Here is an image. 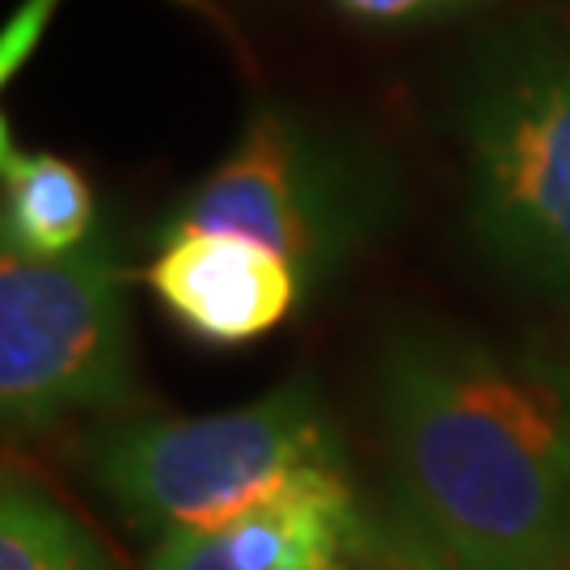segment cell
<instances>
[{"label":"cell","mask_w":570,"mask_h":570,"mask_svg":"<svg viewBox=\"0 0 570 570\" xmlns=\"http://www.w3.org/2000/svg\"><path fill=\"white\" fill-rule=\"evenodd\" d=\"M148 284L190 334L207 343H249L301 305L305 284L284 254L237 233H161Z\"/></svg>","instance_id":"7"},{"label":"cell","mask_w":570,"mask_h":570,"mask_svg":"<svg viewBox=\"0 0 570 570\" xmlns=\"http://www.w3.org/2000/svg\"><path fill=\"white\" fill-rule=\"evenodd\" d=\"M393 212V174L376 153L296 110L263 106L165 216L161 233L249 237L284 254L308 296L381 242Z\"/></svg>","instance_id":"4"},{"label":"cell","mask_w":570,"mask_h":570,"mask_svg":"<svg viewBox=\"0 0 570 570\" xmlns=\"http://www.w3.org/2000/svg\"><path fill=\"white\" fill-rule=\"evenodd\" d=\"M0 570H110L98 541L26 482L0 494Z\"/></svg>","instance_id":"9"},{"label":"cell","mask_w":570,"mask_h":570,"mask_svg":"<svg viewBox=\"0 0 570 570\" xmlns=\"http://www.w3.org/2000/svg\"><path fill=\"white\" fill-rule=\"evenodd\" d=\"M0 242L35 258H68L98 237L94 190L77 165L51 153H26L13 144L9 122L0 127Z\"/></svg>","instance_id":"8"},{"label":"cell","mask_w":570,"mask_h":570,"mask_svg":"<svg viewBox=\"0 0 570 570\" xmlns=\"http://www.w3.org/2000/svg\"><path fill=\"white\" fill-rule=\"evenodd\" d=\"M355 570H449V567L435 562L428 550H419L393 520H385V524L367 520L364 546L355 553Z\"/></svg>","instance_id":"10"},{"label":"cell","mask_w":570,"mask_h":570,"mask_svg":"<svg viewBox=\"0 0 570 570\" xmlns=\"http://www.w3.org/2000/svg\"><path fill=\"white\" fill-rule=\"evenodd\" d=\"M89 461L110 503L157 537L225 524L284 490L343 473L334 423L308 381L225 414L115 428Z\"/></svg>","instance_id":"3"},{"label":"cell","mask_w":570,"mask_h":570,"mask_svg":"<svg viewBox=\"0 0 570 570\" xmlns=\"http://www.w3.org/2000/svg\"><path fill=\"white\" fill-rule=\"evenodd\" d=\"M355 18L372 21H419V18H440V13H456L478 0H338Z\"/></svg>","instance_id":"11"},{"label":"cell","mask_w":570,"mask_h":570,"mask_svg":"<svg viewBox=\"0 0 570 570\" xmlns=\"http://www.w3.org/2000/svg\"><path fill=\"white\" fill-rule=\"evenodd\" d=\"M131 397L127 275L110 237L68 258L0 249V410L39 431Z\"/></svg>","instance_id":"5"},{"label":"cell","mask_w":570,"mask_h":570,"mask_svg":"<svg viewBox=\"0 0 570 570\" xmlns=\"http://www.w3.org/2000/svg\"><path fill=\"white\" fill-rule=\"evenodd\" d=\"M456 122L482 245L529 284L570 292V13L487 39Z\"/></svg>","instance_id":"2"},{"label":"cell","mask_w":570,"mask_h":570,"mask_svg":"<svg viewBox=\"0 0 570 570\" xmlns=\"http://www.w3.org/2000/svg\"><path fill=\"white\" fill-rule=\"evenodd\" d=\"M389 520L449 570H570V389L456 334H406L381 381Z\"/></svg>","instance_id":"1"},{"label":"cell","mask_w":570,"mask_h":570,"mask_svg":"<svg viewBox=\"0 0 570 570\" xmlns=\"http://www.w3.org/2000/svg\"><path fill=\"white\" fill-rule=\"evenodd\" d=\"M364 532L346 478L326 473L225 524L161 537L148 570H355Z\"/></svg>","instance_id":"6"}]
</instances>
